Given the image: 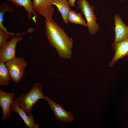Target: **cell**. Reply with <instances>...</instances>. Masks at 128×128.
Masks as SVG:
<instances>
[{
  "label": "cell",
  "mask_w": 128,
  "mask_h": 128,
  "mask_svg": "<svg viewBox=\"0 0 128 128\" xmlns=\"http://www.w3.org/2000/svg\"><path fill=\"white\" fill-rule=\"evenodd\" d=\"M11 109V111L16 112L19 115L26 126L29 128H39L40 125L34 123L33 116H28L25 110L19 106L15 100L13 101Z\"/></svg>",
  "instance_id": "11"
},
{
  "label": "cell",
  "mask_w": 128,
  "mask_h": 128,
  "mask_svg": "<svg viewBox=\"0 0 128 128\" xmlns=\"http://www.w3.org/2000/svg\"><path fill=\"white\" fill-rule=\"evenodd\" d=\"M11 80L5 63L0 61V86H8Z\"/></svg>",
  "instance_id": "14"
},
{
  "label": "cell",
  "mask_w": 128,
  "mask_h": 128,
  "mask_svg": "<svg viewBox=\"0 0 128 128\" xmlns=\"http://www.w3.org/2000/svg\"><path fill=\"white\" fill-rule=\"evenodd\" d=\"M13 11V8L7 3H3L0 5V29L7 33H9L10 32L7 31L3 25L4 15L6 11L12 13Z\"/></svg>",
  "instance_id": "16"
},
{
  "label": "cell",
  "mask_w": 128,
  "mask_h": 128,
  "mask_svg": "<svg viewBox=\"0 0 128 128\" xmlns=\"http://www.w3.org/2000/svg\"><path fill=\"white\" fill-rule=\"evenodd\" d=\"M52 4L57 6L58 11L61 14L64 22L65 24H68V14L71 10L68 1L67 0H53Z\"/></svg>",
  "instance_id": "13"
},
{
  "label": "cell",
  "mask_w": 128,
  "mask_h": 128,
  "mask_svg": "<svg viewBox=\"0 0 128 128\" xmlns=\"http://www.w3.org/2000/svg\"><path fill=\"white\" fill-rule=\"evenodd\" d=\"M114 17L115 37L113 43H115L122 41L128 38V26L124 23L119 14H115Z\"/></svg>",
  "instance_id": "9"
},
{
  "label": "cell",
  "mask_w": 128,
  "mask_h": 128,
  "mask_svg": "<svg viewBox=\"0 0 128 128\" xmlns=\"http://www.w3.org/2000/svg\"><path fill=\"white\" fill-rule=\"evenodd\" d=\"M12 37L11 40L7 42L0 50V60L5 63L16 57L17 44L23 39V37L18 36L14 35Z\"/></svg>",
  "instance_id": "5"
},
{
  "label": "cell",
  "mask_w": 128,
  "mask_h": 128,
  "mask_svg": "<svg viewBox=\"0 0 128 128\" xmlns=\"http://www.w3.org/2000/svg\"><path fill=\"white\" fill-rule=\"evenodd\" d=\"M12 2L14 5L18 7H23L27 12L28 18L30 20L32 18V14L34 16L33 19L36 23V18H38L37 15L32 6V0H6Z\"/></svg>",
  "instance_id": "12"
},
{
  "label": "cell",
  "mask_w": 128,
  "mask_h": 128,
  "mask_svg": "<svg viewBox=\"0 0 128 128\" xmlns=\"http://www.w3.org/2000/svg\"><path fill=\"white\" fill-rule=\"evenodd\" d=\"M118 0L119 1H124V0Z\"/></svg>",
  "instance_id": "19"
},
{
  "label": "cell",
  "mask_w": 128,
  "mask_h": 128,
  "mask_svg": "<svg viewBox=\"0 0 128 128\" xmlns=\"http://www.w3.org/2000/svg\"><path fill=\"white\" fill-rule=\"evenodd\" d=\"M47 101L57 119L68 122L73 121L74 118L73 114L65 110L61 104L54 101L47 96Z\"/></svg>",
  "instance_id": "8"
},
{
  "label": "cell",
  "mask_w": 128,
  "mask_h": 128,
  "mask_svg": "<svg viewBox=\"0 0 128 128\" xmlns=\"http://www.w3.org/2000/svg\"><path fill=\"white\" fill-rule=\"evenodd\" d=\"M15 95L14 92H6L0 89V105L3 112L0 119L4 122L9 118L11 111V106Z\"/></svg>",
  "instance_id": "7"
},
{
  "label": "cell",
  "mask_w": 128,
  "mask_h": 128,
  "mask_svg": "<svg viewBox=\"0 0 128 128\" xmlns=\"http://www.w3.org/2000/svg\"><path fill=\"white\" fill-rule=\"evenodd\" d=\"M76 0H68L70 6L73 7L76 6L75 2Z\"/></svg>",
  "instance_id": "18"
},
{
  "label": "cell",
  "mask_w": 128,
  "mask_h": 128,
  "mask_svg": "<svg viewBox=\"0 0 128 128\" xmlns=\"http://www.w3.org/2000/svg\"><path fill=\"white\" fill-rule=\"evenodd\" d=\"M76 3L86 20L89 33L92 35H95L99 31V27L93 11L94 7L91 5L87 0H78Z\"/></svg>",
  "instance_id": "3"
},
{
  "label": "cell",
  "mask_w": 128,
  "mask_h": 128,
  "mask_svg": "<svg viewBox=\"0 0 128 128\" xmlns=\"http://www.w3.org/2000/svg\"><path fill=\"white\" fill-rule=\"evenodd\" d=\"M45 23L46 36L50 45L56 50L60 58L70 59L73 40L54 20L45 19Z\"/></svg>",
  "instance_id": "1"
},
{
  "label": "cell",
  "mask_w": 128,
  "mask_h": 128,
  "mask_svg": "<svg viewBox=\"0 0 128 128\" xmlns=\"http://www.w3.org/2000/svg\"><path fill=\"white\" fill-rule=\"evenodd\" d=\"M68 19L69 22L81 25L85 27L87 26V23L82 18L81 14L80 13H77L74 10L71 9L69 11Z\"/></svg>",
  "instance_id": "15"
},
{
  "label": "cell",
  "mask_w": 128,
  "mask_h": 128,
  "mask_svg": "<svg viewBox=\"0 0 128 128\" xmlns=\"http://www.w3.org/2000/svg\"><path fill=\"white\" fill-rule=\"evenodd\" d=\"M113 49L115 52L114 55L109 63V66H112L118 60L128 55V38L118 43H113Z\"/></svg>",
  "instance_id": "10"
},
{
  "label": "cell",
  "mask_w": 128,
  "mask_h": 128,
  "mask_svg": "<svg viewBox=\"0 0 128 128\" xmlns=\"http://www.w3.org/2000/svg\"><path fill=\"white\" fill-rule=\"evenodd\" d=\"M53 0H33L32 6L34 10L45 19L54 20L53 16L55 9L52 6Z\"/></svg>",
  "instance_id": "6"
},
{
  "label": "cell",
  "mask_w": 128,
  "mask_h": 128,
  "mask_svg": "<svg viewBox=\"0 0 128 128\" xmlns=\"http://www.w3.org/2000/svg\"><path fill=\"white\" fill-rule=\"evenodd\" d=\"M5 63L11 80L18 83L25 76L27 62L23 57H18Z\"/></svg>",
  "instance_id": "4"
},
{
  "label": "cell",
  "mask_w": 128,
  "mask_h": 128,
  "mask_svg": "<svg viewBox=\"0 0 128 128\" xmlns=\"http://www.w3.org/2000/svg\"><path fill=\"white\" fill-rule=\"evenodd\" d=\"M25 33H14L10 32L9 33H7L5 32L2 29H0V50L7 42L8 38L13 37L14 35L20 36Z\"/></svg>",
  "instance_id": "17"
},
{
  "label": "cell",
  "mask_w": 128,
  "mask_h": 128,
  "mask_svg": "<svg viewBox=\"0 0 128 128\" xmlns=\"http://www.w3.org/2000/svg\"><path fill=\"white\" fill-rule=\"evenodd\" d=\"M43 91L42 85L38 82L35 83L28 92L20 95L15 100L19 106L24 110L29 116H31L32 107L38 100L42 99L47 101V96L44 95Z\"/></svg>",
  "instance_id": "2"
}]
</instances>
